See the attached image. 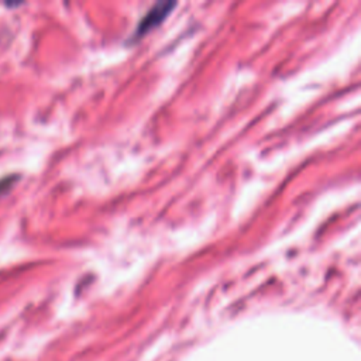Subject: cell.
Returning <instances> with one entry per match:
<instances>
[{"mask_svg": "<svg viewBox=\"0 0 361 361\" xmlns=\"http://www.w3.org/2000/svg\"><path fill=\"white\" fill-rule=\"evenodd\" d=\"M173 4L172 3H159L157 4L152 10L148 11V14L140 21V28H138V34H142L145 31H148L151 27H154L155 24H158L171 10Z\"/></svg>", "mask_w": 361, "mask_h": 361, "instance_id": "1", "label": "cell"}]
</instances>
